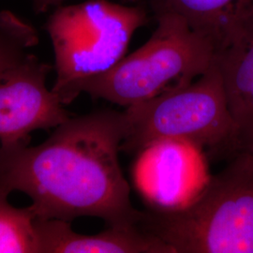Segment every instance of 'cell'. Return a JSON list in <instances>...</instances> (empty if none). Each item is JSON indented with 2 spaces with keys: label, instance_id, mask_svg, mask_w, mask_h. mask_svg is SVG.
Returning a JSON list of instances; mask_svg holds the SVG:
<instances>
[{
  "label": "cell",
  "instance_id": "6da1fadb",
  "mask_svg": "<svg viewBox=\"0 0 253 253\" xmlns=\"http://www.w3.org/2000/svg\"><path fill=\"white\" fill-rule=\"evenodd\" d=\"M125 129L123 112L100 110L69 118L37 146H0V190L26 193L36 218L139 225L144 212L133 208L119 163Z\"/></svg>",
  "mask_w": 253,
  "mask_h": 253
},
{
  "label": "cell",
  "instance_id": "7a4b0ae2",
  "mask_svg": "<svg viewBox=\"0 0 253 253\" xmlns=\"http://www.w3.org/2000/svg\"><path fill=\"white\" fill-rule=\"evenodd\" d=\"M156 20L145 44L108 71L75 84L62 96L64 105L84 92L126 108L190 84L216 63L213 42L182 17L165 13Z\"/></svg>",
  "mask_w": 253,
  "mask_h": 253
},
{
  "label": "cell",
  "instance_id": "3957f363",
  "mask_svg": "<svg viewBox=\"0 0 253 253\" xmlns=\"http://www.w3.org/2000/svg\"><path fill=\"white\" fill-rule=\"evenodd\" d=\"M139 226L174 253H253V154L235 152L189 208L147 209Z\"/></svg>",
  "mask_w": 253,
  "mask_h": 253
},
{
  "label": "cell",
  "instance_id": "277c9868",
  "mask_svg": "<svg viewBox=\"0 0 253 253\" xmlns=\"http://www.w3.org/2000/svg\"><path fill=\"white\" fill-rule=\"evenodd\" d=\"M121 151L138 153L156 141L183 140L204 150L235 152V127L217 60L190 84L123 111Z\"/></svg>",
  "mask_w": 253,
  "mask_h": 253
},
{
  "label": "cell",
  "instance_id": "5b68a950",
  "mask_svg": "<svg viewBox=\"0 0 253 253\" xmlns=\"http://www.w3.org/2000/svg\"><path fill=\"white\" fill-rule=\"evenodd\" d=\"M147 22L143 7L88 0L58 7L46 23L55 58L52 90L59 99L78 82L104 73L126 55L131 38Z\"/></svg>",
  "mask_w": 253,
  "mask_h": 253
},
{
  "label": "cell",
  "instance_id": "8992f818",
  "mask_svg": "<svg viewBox=\"0 0 253 253\" xmlns=\"http://www.w3.org/2000/svg\"><path fill=\"white\" fill-rule=\"evenodd\" d=\"M204 152L190 142L165 139L137 153L132 180L148 210L177 212L199 199L212 176Z\"/></svg>",
  "mask_w": 253,
  "mask_h": 253
},
{
  "label": "cell",
  "instance_id": "52a82bcc",
  "mask_svg": "<svg viewBox=\"0 0 253 253\" xmlns=\"http://www.w3.org/2000/svg\"><path fill=\"white\" fill-rule=\"evenodd\" d=\"M51 69L29 54L0 76V146L28 144L32 131L55 128L72 118L46 86Z\"/></svg>",
  "mask_w": 253,
  "mask_h": 253
},
{
  "label": "cell",
  "instance_id": "ba28073f",
  "mask_svg": "<svg viewBox=\"0 0 253 253\" xmlns=\"http://www.w3.org/2000/svg\"><path fill=\"white\" fill-rule=\"evenodd\" d=\"M39 253H174L139 225L108 226L97 235L75 233L70 221L35 219Z\"/></svg>",
  "mask_w": 253,
  "mask_h": 253
},
{
  "label": "cell",
  "instance_id": "9c48e42d",
  "mask_svg": "<svg viewBox=\"0 0 253 253\" xmlns=\"http://www.w3.org/2000/svg\"><path fill=\"white\" fill-rule=\"evenodd\" d=\"M155 17L170 13L209 39L217 54L253 25V0H145Z\"/></svg>",
  "mask_w": 253,
  "mask_h": 253
},
{
  "label": "cell",
  "instance_id": "30bf717a",
  "mask_svg": "<svg viewBox=\"0 0 253 253\" xmlns=\"http://www.w3.org/2000/svg\"><path fill=\"white\" fill-rule=\"evenodd\" d=\"M235 127V153L253 154V25L217 54Z\"/></svg>",
  "mask_w": 253,
  "mask_h": 253
},
{
  "label": "cell",
  "instance_id": "8fae6325",
  "mask_svg": "<svg viewBox=\"0 0 253 253\" xmlns=\"http://www.w3.org/2000/svg\"><path fill=\"white\" fill-rule=\"evenodd\" d=\"M8 195L0 190V253H39L34 212L12 207Z\"/></svg>",
  "mask_w": 253,
  "mask_h": 253
},
{
  "label": "cell",
  "instance_id": "7c38bea8",
  "mask_svg": "<svg viewBox=\"0 0 253 253\" xmlns=\"http://www.w3.org/2000/svg\"><path fill=\"white\" fill-rule=\"evenodd\" d=\"M39 41L36 29L9 10L0 12V76L17 66Z\"/></svg>",
  "mask_w": 253,
  "mask_h": 253
},
{
  "label": "cell",
  "instance_id": "4fadbf2b",
  "mask_svg": "<svg viewBox=\"0 0 253 253\" xmlns=\"http://www.w3.org/2000/svg\"><path fill=\"white\" fill-rule=\"evenodd\" d=\"M65 0H32L34 8L39 12H43L51 7L57 6ZM126 1H137V0H126Z\"/></svg>",
  "mask_w": 253,
  "mask_h": 253
}]
</instances>
